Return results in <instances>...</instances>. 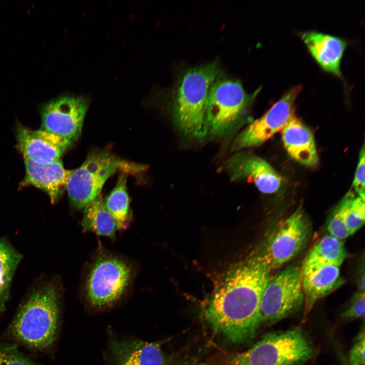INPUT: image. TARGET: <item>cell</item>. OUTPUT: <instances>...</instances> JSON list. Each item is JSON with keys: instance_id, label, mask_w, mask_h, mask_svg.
I'll return each mask as SVG.
<instances>
[{"instance_id": "4316f807", "label": "cell", "mask_w": 365, "mask_h": 365, "mask_svg": "<svg viewBox=\"0 0 365 365\" xmlns=\"http://www.w3.org/2000/svg\"><path fill=\"white\" fill-rule=\"evenodd\" d=\"M364 326L363 325L349 352V365L364 364Z\"/></svg>"}, {"instance_id": "8fae6325", "label": "cell", "mask_w": 365, "mask_h": 365, "mask_svg": "<svg viewBox=\"0 0 365 365\" xmlns=\"http://www.w3.org/2000/svg\"><path fill=\"white\" fill-rule=\"evenodd\" d=\"M87 108V101L81 97L54 99L42 109L43 130L73 142L81 134Z\"/></svg>"}, {"instance_id": "ac0fdd59", "label": "cell", "mask_w": 365, "mask_h": 365, "mask_svg": "<svg viewBox=\"0 0 365 365\" xmlns=\"http://www.w3.org/2000/svg\"><path fill=\"white\" fill-rule=\"evenodd\" d=\"M347 257L342 240L330 235L322 237L304 260L301 272L311 271L331 265L339 267Z\"/></svg>"}, {"instance_id": "cb8c5ba5", "label": "cell", "mask_w": 365, "mask_h": 365, "mask_svg": "<svg viewBox=\"0 0 365 365\" xmlns=\"http://www.w3.org/2000/svg\"><path fill=\"white\" fill-rule=\"evenodd\" d=\"M364 199L354 196L348 204L345 214L346 225L351 235L364 224Z\"/></svg>"}, {"instance_id": "9a60e30c", "label": "cell", "mask_w": 365, "mask_h": 365, "mask_svg": "<svg viewBox=\"0 0 365 365\" xmlns=\"http://www.w3.org/2000/svg\"><path fill=\"white\" fill-rule=\"evenodd\" d=\"M301 39L308 51L324 71L341 76V62L347 46L344 40L317 31L301 33Z\"/></svg>"}, {"instance_id": "7402d4cb", "label": "cell", "mask_w": 365, "mask_h": 365, "mask_svg": "<svg viewBox=\"0 0 365 365\" xmlns=\"http://www.w3.org/2000/svg\"><path fill=\"white\" fill-rule=\"evenodd\" d=\"M164 357L159 345L142 342L125 356L120 365H163Z\"/></svg>"}, {"instance_id": "6da1fadb", "label": "cell", "mask_w": 365, "mask_h": 365, "mask_svg": "<svg viewBox=\"0 0 365 365\" xmlns=\"http://www.w3.org/2000/svg\"><path fill=\"white\" fill-rule=\"evenodd\" d=\"M270 271L260 254L231 268L205 310L212 328L235 343L252 337L260 324L261 300Z\"/></svg>"}, {"instance_id": "9c48e42d", "label": "cell", "mask_w": 365, "mask_h": 365, "mask_svg": "<svg viewBox=\"0 0 365 365\" xmlns=\"http://www.w3.org/2000/svg\"><path fill=\"white\" fill-rule=\"evenodd\" d=\"M311 232L307 216L303 210L298 209L279 224L260 254L271 270L278 268L300 252Z\"/></svg>"}, {"instance_id": "d4e9b609", "label": "cell", "mask_w": 365, "mask_h": 365, "mask_svg": "<svg viewBox=\"0 0 365 365\" xmlns=\"http://www.w3.org/2000/svg\"><path fill=\"white\" fill-rule=\"evenodd\" d=\"M0 365H38L21 352L17 344L0 343Z\"/></svg>"}, {"instance_id": "277c9868", "label": "cell", "mask_w": 365, "mask_h": 365, "mask_svg": "<svg viewBox=\"0 0 365 365\" xmlns=\"http://www.w3.org/2000/svg\"><path fill=\"white\" fill-rule=\"evenodd\" d=\"M143 169L121 159L109 150L93 151L69 178L66 190L70 204L76 209L84 208L100 194L106 180L115 172L136 173Z\"/></svg>"}, {"instance_id": "d6986e66", "label": "cell", "mask_w": 365, "mask_h": 365, "mask_svg": "<svg viewBox=\"0 0 365 365\" xmlns=\"http://www.w3.org/2000/svg\"><path fill=\"white\" fill-rule=\"evenodd\" d=\"M22 255L4 237H0V312L6 309L13 280Z\"/></svg>"}, {"instance_id": "2e32d148", "label": "cell", "mask_w": 365, "mask_h": 365, "mask_svg": "<svg viewBox=\"0 0 365 365\" xmlns=\"http://www.w3.org/2000/svg\"><path fill=\"white\" fill-rule=\"evenodd\" d=\"M280 132L284 147L291 158L306 166L317 164L318 157L314 135L295 114Z\"/></svg>"}, {"instance_id": "30bf717a", "label": "cell", "mask_w": 365, "mask_h": 365, "mask_svg": "<svg viewBox=\"0 0 365 365\" xmlns=\"http://www.w3.org/2000/svg\"><path fill=\"white\" fill-rule=\"evenodd\" d=\"M302 89L297 85L287 91L265 114L251 122L236 137L234 150L259 146L281 131L295 114V103Z\"/></svg>"}, {"instance_id": "e0dca14e", "label": "cell", "mask_w": 365, "mask_h": 365, "mask_svg": "<svg viewBox=\"0 0 365 365\" xmlns=\"http://www.w3.org/2000/svg\"><path fill=\"white\" fill-rule=\"evenodd\" d=\"M302 286L306 317L315 304L332 292L342 283L339 267L326 265L316 269L301 272Z\"/></svg>"}, {"instance_id": "f1b7e54d", "label": "cell", "mask_w": 365, "mask_h": 365, "mask_svg": "<svg viewBox=\"0 0 365 365\" xmlns=\"http://www.w3.org/2000/svg\"><path fill=\"white\" fill-rule=\"evenodd\" d=\"M343 365H348V364H347V363H344V364H343Z\"/></svg>"}, {"instance_id": "83f0119b", "label": "cell", "mask_w": 365, "mask_h": 365, "mask_svg": "<svg viewBox=\"0 0 365 365\" xmlns=\"http://www.w3.org/2000/svg\"><path fill=\"white\" fill-rule=\"evenodd\" d=\"M364 145L360 151L358 164L353 180L352 186L358 196L364 199Z\"/></svg>"}, {"instance_id": "4fadbf2b", "label": "cell", "mask_w": 365, "mask_h": 365, "mask_svg": "<svg viewBox=\"0 0 365 365\" xmlns=\"http://www.w3.org/2000/svg\"><path fill=\"white\" fill-rule=\"evenodd\" d=\"M19 148L24 158L48 164L60 160L72 142L44 130H32L22 126L17 129Z\"/></svg>"}, {"instance_id": "7c38bea8", "label": "cell", "mask_w": 365, "mask_h": 365, "mask_svg": "<svg viewBox=\"0 0 365 365\" xmlns=\"http://www.w3.org/2000/svg\"><path fill=\"white\" fill-rule=\"evenodd\" d=\"M232 180H247L265 194H273L280 188L282 179L264 159L243 152L232 156L224 165Z\"/></svg>"}, {"instance_id": "3957f363", "label": "cell", "mask_w": 365, "mask_h": 365, "mask_svg": "<svg viewBox=\"0 0 365 365\" xmlns=\"http://www.w3.org/2000/svg\"><path fill=\"white\" fill-rule=\"evenodd\" d=\"M215 62L194 67L183 76L175 94L173 118L184 135L202 139L207 134L206 105L209 90L221 74Z\"/></svg>"}, {"instance_id": "603a6c76", "label": "cell", "mask_w": 365, "mask_h": 365, "mask_svg": "<svg viewBox=\"0 0 365 365\" xmlns=\"http://www.w3.org/2000/svg\"><path fill=\"white\" fill-rule=\"evenodd\" d=\"M354 196L351 191L346 194L334 210L327 226L329 235L341 240L351 235L346 225L345 214L348 204Z\"/></svg>"}, {"instance_id": "ba28073f", "label": "cell", "mask_w": 365, "mask_h": 365, "mask_svg": "<svg viewBox=\"0 0 365 365\" xmlns=\"http://www.w3.org/2000/svg\"><path fill=\"white\" fill-rule=\"evenodd\" d=\"M131 277V268L125 261L113 256L99 257L87 277L85 288L88 301L98 308L114 304L124 293Z\"/></svg>"}, {"instance_id": "484cf974", "label": "cell", "mask_w": 365, "mask_h": 365, "mask_svg": "<svg viewBox=\"0 0 365 365\" xmlns=\"http://www.w3.org/2000/svg\"><path fill=\"white\" fill-rule=\"evenodd\" d=\"M364 292L358 290L342 314L345 320H353L364 317Z\"/></svg>"}, {"instance_id": "8992f818", "label": "cell", "mask_w": 365, "mask_h": 365, "mask_svg": "<svg viewBox=\"0 0 365 365\" xmlns=\"http://www.w3.org/2000/svg\"><path fill=\"white\" fill-rule=\"evenodd\" d=\"M304 306L301 268L289 266L271 275L260 306V323L273 324Z\"/></svg>"}, {"instance_id": "7a4b0ae2", "label": "cell", "mask_w": 365, "mask_h": 365, "mask_svg": "<svg viewBox=\"0 0 365 365\" xmlns=\"http://www.w3.org/2000/svg\"><path fill=\"white\" fill-rule=\"evenodd\" d=\"M60 312L57 284L52 280H40L20 303L8 327L9 334L29 349L48 351L56 340Z\"/></svg>"}, {"instance_id": "44dd1931", "label": "cell", "mask_w": 365, "mask_h": 365, "mask_svg": "<svg viewBox=\"0 0 365 365\" xmlns=\"http://www.w3.org/2000/svg\"><path fill=\"white\" fill-rule=\"evenodd\" d=\"M127 174L122 172L116 185L103 201L104 205L116 222L119 229L128 227L129 221V198L126 187Z\"/></svg>"}, {"instance_id": "5bb4252c", "label": "cell", "mask_w": 365, "mask_h": 365, "mask_svg": "<svg viewBox=\"0 0 365 365\" xmlns=\"http://www.w3.org/2000/svg\"><path fill=\"white\" fill-rule=\"evenodd\" d=\"M25 176L23 186H32L47 193L52 204L57 203L66 190L73 170L64 168L60 160L41 164L24 158Z\"/></svg>"}, {"instance_id": "ffe728a7", "label": "cell", "mask_w": 365, "mask_h": 365, "mask_svg": "<svg viewBox=\"0 0 365 365\" xmlns=\"http://www.w3.org/2000/svg\"><path fill=\"white\" fill-rule=\"evenodd\" d=\"M81 225L85 231L114 237L119 229L116 221L105 208L100 194L84 208Z\"/></svg>"}, {"instance_id": "5b68a950", "label": "cell", "mask_w": 365, "mask_h": 365, "mask_svg": "<svg viewBox=\"0 0 365 365\" xmlns=\"http://www.w3.org/2000/svg\"><path fill=\"white\" fill-rule=\"evenodd\" d=\"M314 355L300 327L266 334L250 349L237 354L231 365H299Z\"/></svg>"}, {"instance_id": "52a82bcc", "label": "cell", "mask_w": 365, "mask_h": 365, "mask_svg": "<svg viewBox=\"0 0 365 365\" xmlns=\"http://www.w3.org/2000/svg\"><path fill=\"white\" fill-rule=\"evenodd\" d=\"M254 97L255 94H248L238 82H215L209 90L206 105L207 134L220 137L230 132Z\"/></svg>"}]
</instances>
